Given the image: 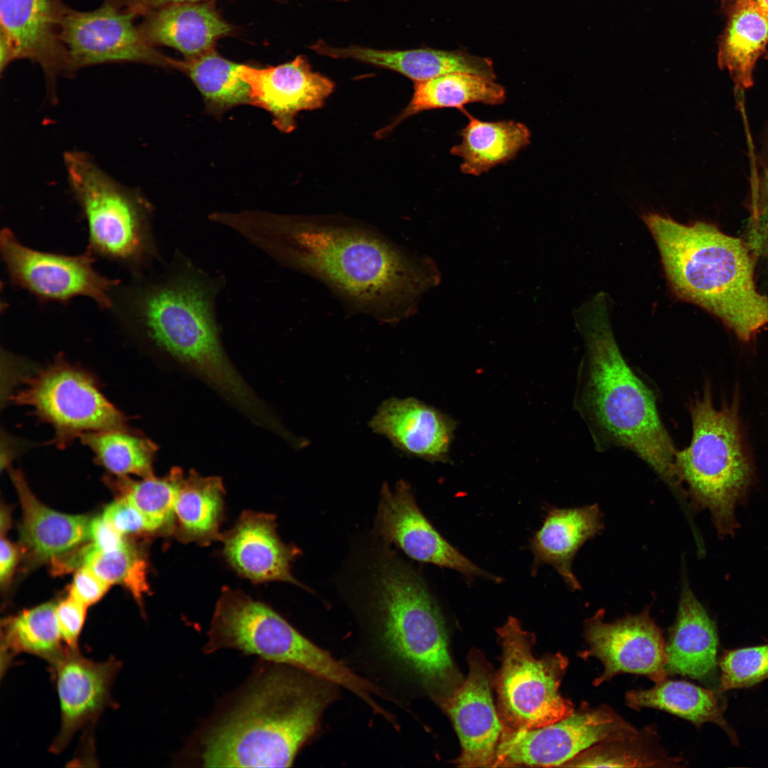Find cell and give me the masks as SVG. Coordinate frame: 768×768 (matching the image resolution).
<instances>
[{
  "instance_id": "16",
  "label": "cell",
  "mask_w": 768,
  "mask_h": 768,
  "mask_svg": "<svg viewBox=\"0 0 768 768\" xmlns=\"http://www.w3.org/2000/svg\"><path fill=\"white\" fill-rule=\"evenodd\" d=\"M375 532L385 545H395L414 560L454 570L469 580L480 577L501 581L442 537L420 511L410 486L403 480L393 491L388 484L383 485Z\"/></svg>"
},
{
  "instance_id": "3",
  "label": "cell",
  "mask_w": 768,
  "mask_h": 768,
  "mask_svg": "<svg viewBox=\"0 0 768 768\" xmlns=\"http://www.w3.org/2000/svg\"><path fill=\"white\" fill-rule=\"evenodd\" d=\"M336 684L292 666L260 669L200 738L203 767H289L316 735Z\"/></svg>"
},
{
  "instance_id": "37",
  "label": "cell",
  "mask_w": 768,
  "mask_h": 768,
  "mask_svg": "<svg viewBox=\"0 0 768 768\" xmlns=\"http://www.w3.org/2000/svg\"><path fill=\"white\" fill-rule=\"evenodd\" d=\"M82 567L92 570L111 585L120 584L127 588L140 605L149 590L147 564L144 558L127 543L112 551H102L92 544L81 550Z\"/></svg>"
},
{
  "instance_id": "35",
  "label": "cell",
  "mask_w": 768,
  "mask_h": 768,
  "mask_svg": "<svg viewBox=\"0 0 768 768\" xmlns=\"http://www.w3.org/2000/svg\"><path fill=\"white\" fill-rule=\"evenodd\" d=\"M80 437L92 451L97 463L110 472L120 476L154 475L152 463L156 449L149 439L120 429L90 432Z\"/></svg>"
},
{
  "instance_id": "9",
  "label": "cell",
  "mask_w": 768,
  "mask_h": 768,
  "mask_svg": "<svg viewBox=\"0 0 768 768\" xmlns=\"http://www.w3.org/2000/svg\"><path fill=\"white\" fill-rule=\"evenodd\" d=\"M64 164L87 223L86 249L96 258L117 263L131 276L147 272L161 259L149 201L115 181L85 154L68 151Z\"/></svg>"
},
{
  "instance_id": "26",
  "label": "cell",
  "mask_w": 768,
  "mask_h": 768,
  "mask_svg": "<svg viewBox=\"0 0 768 768\" xmlns=\"http://www.w3.org/2000/svg\"><path fill=\"white\" fill-rule=\"evenodd\" d=\"M718 646L715 623L684 579L676 619L666 644L667 673L705 678L715 669Z\"/></svg>"
},
{
  "instance_id": "25",
  "label": "cell",
  "mask_w": 768,
  "mask_h": 768,
  "mask_svg": "<svg viewBox=\"0 0 768 768\" xmlns=\"http://www.w3.org/2000/svg\"><path fill=\"white\" fill-rule=\"evenodd\" d=\"M603 528V515L597 503L569 508H550L530 543L532 574L535 575L540 566L550 565L571 591L580 590L572 570V561L582 545Z\"/></svg>"
},
{
  "instance_id": "18",
  "label": "cell",
  "mask_w": 768,
  "mask_h": 768,
  "mask_svg": "<svg viewBox=\"0 0 768 768\" xmlns=\"http://www.w3.org/2000/svg\"><path fill=\"white\" fill-rule=\"evenodd\" d=\"M469 673L442 706L449 714L460 741L462 752L455 761L460 767H492L503 730L492 696L491 666L479 650L467 657Z\"/></svg>"
},
{
  "instance_id": "11",
  "label": "cell",
  "mask_w": 768,
  "mask_h": 768,
  "mask_svg": "<svg viewBox=\"0 0 768 768\" xmlns=\"http://www.w3.org/2000/svg\"><path fill=\"white\" fill-rule=\"evenodd\" d=\"M23 384L12 400L50 423L58 445L86 432L128 430L124 415L104 397L94 379L62 359L26 378Z\"/></svg>"
},
{
  "instance_id": "45",
  "label": "cell",
  "mask_w": 768,
  "mask_h": 768,
  "mask_svg": "<svg viewBox=\"0 0 768 768\" xmlns=\"http://www.w3.org/2000/svg\"><path fill=\"white\" fill-rule=\"evenodd\" d=\"M17 560V550L7 539L1 538L0 544V579L6 581Z\"/></svg>"
},
{
  "instance_id": "29",
  "label": "cell",
  "mask_w": 768,
  "mask_h": 768,
  "mask_svg": "<svg viewBox=\"0 0 768 768\" xmlns=\"http://www.w3.org/2000/svg\"><path fill=\"white\" fill-rule=\"evenodd\" d=\"M506 97L505 88L495 80L471 73H451L415 82L408 105L378 130L375 137H387L407 118L423 111L441 108L460 110L465 105L475 102L497 105L503 103Z\"/></svg>"
},
{
  "instance_id": "36",
  "label": "cell",
  "mask_w": 768,
  "mask_h": 768,
  "mask_svg": "<svg viewBox=\"0 0 768 768\" xmlns=\"http://www.w3.org/2000/svg\"><path fill=\"white\" fill-rule=\"evenodd\" d=\"M183 471L174 468L164 478L154 475L141 481H122V497L132 504L144 517L151 532L173 531L174 505Z\"/></svg>"
},
{
  "instance_id": "30",
  "label": "cell",
  "mask_w": 768,
  "mask_h": 768,
  "mask_svg": "<svg viewBox=\"0 0 768 768\" xmlns=\"http://www.w3.org/2000/svg\"><path fill=\"white\" fill-rule=\"evenodd\" d=\"M460 111L468 118L459 131V144L453 146L452 155L463 159V174L479 176L498 164L513 159L530 142V131L524 124L514 120L481 121L464 108Z\"/></svg>"
},
{
  "instance_id": "6",
  "label": "cell",
  "mask_w": 768,
  "mask_h": 768,
  "mask_svg": "<svg viewBox=\"0 0 768 768\" xmlns=\"http://www.w3.org/2000/svg\"><path fill=\"white\" fill-rule=\"evenodd\" d=\"M584 334L587 376L585 402L598 428L610 441L646 462L666 484L683 491L673 444L650 389L625 361L615 341L604 297L587 308Z\"/></svg>"
},
{
  "instance_id": "1",
  "label": "cell",
  "mask_w": 768,
  "mask_h": 768,
  "mask_svg": "<svg viewBox=\"0 0 768 768\" xmlns=\"http://www.w3.org/2000/svg\"><path fill=\"white\" fill-rule=\"evenodd\" d=\"M215 220L279 265L324 282L349 309L383 322L410 316L434 279L427 260L346 218L246 210L220 211Z\"/></svg>"
},
{
  "instance_id": "38",
  "label": "cell",
  "mask_w": 768,
  "mask_h": 768,
  "mask_svg": "<svg viewBox=\"0 0 768 768\" xmlns=\"http://www.w3.org/2000/svg\"><path fill=\"white\" fill-rule=\"evenodd\" d=\"M637 739V738H636ZM598 744L579 754L564 767H658L678 762L636 746V740Z\"/></svg>"
},
{
  "instance_id": "24",
  "label": "cell",
  "mask_w": 768,
  "mask_h": 768,
  "mask_svg": "<svg viewBox=\"0 0 768 768\" xmlns=\"http://www.w3.org/2000/svg\"><path fill=\"white\" fill-rule=\"evenodd\" d=\"M139 28L153 46L173 48L191 58L215 48L217 41L233 27L213 1L185 2L160 8L146 15Z\"/></svg>"
},
{
  "instance_id": "46",
  "label": "cell",
  "mask_w": 768,
  "mask_h": 768,
  "mask_svg": "<svg viewBox=\"0 0 768 768\" xmlns=\"http://www.w3.org/2000/svg\"><path fill=\"white\" fill-rule=\"evenodd\" d=\"M759 4L764 7L768 11V0H756ZM766 57L768 59V51L766 53Z\"/></svg>"
},
{
  "instance_id": "31",
  "label": "cell",
  "mask_w": 768,
  "mask_h": 768,
  "mask_svg": "<svg viewBox=\"0 0 768 768\" xmlns=\"http://www.w3.org/2000/svg\"><path fill=\"white\" fill-rule=\"evenodd\" d=\"M224 487L218 477L195 471L182 477L175 501L173 532L183 543L206 545L221 538Z\"/></svg>"
},
{
  "instance_id": "43",
  "label": "cell",
  "mask_w": 768,
  "mask_h": 768,
  "mask_svg": "<svg viewBox=\"0 0 768 768\" xmlns=\"http://www.w3.org/2000/svg\"><path fill=\"white\" fill-rule=\"evenodd\" d=\"M90 539L92 545L102 551L114 550L127 543L122 534L102 516L91 519Z\"/></svg>"
},
{
  "instance_id": "19",
  "label": "cell",
  "mask_w": 768,
  "mask_h": 768,
  "mask_svg": "<svg viewBox=\"0 0 768 768\" xmlns=\"http://www.w3.org/2000/svg\"><path fill=\"white\" fill-rule=\"evenodd\" d=\"M50 665L61 718L50 751L58 754L78 732L95 722L107 707L113 705L111 689L121 664L113 656L97 662L83 656L79 649L66 648Z\"/></svg>"
},
{
  "instance_id": "5",
  "label": "cell",
  "mask_w": 768,
  "mask_h": 768,
  "mask_svg": "<svg viewBox=\"0 0 768 768\" xmlns=\"http://www.w3.org/2000/svg\"><path fill=\"white\" fill-rule=\"evenodd\" d=\"M366 609L385 656L442 706L463 682L442 613L422 577L387 548L370 562Z\"/></svg>"
},
{
  "instance_id": "39",
  "label": "cell",
  "mask_w": 768,
  "mask_h": 768,
  "mask_svg": "<svg viewBox=\"0 0 768 768\" xmlns=\"http://www.w3.org/2000/svg\"><path fill=\"white\" fill-rule=\"evenodd\" d=\"M718 692L749 688L768 678V644L725 651Z\"/></svg>"
},
{
  "instance_id": "4",
  "label": "cell",
  "mask_w": 768,
  "mask_h": 768,
  "mask_svg": "<svg viewBox=\"0 0 768 768\" xmlns=\"http://www.w3.org/2000/svg\"><path fill=\"white\" fill-rule=\"evenodd\" d=\"M643 220L676 297L713 314L743 341L768 324V298L756 289L741 240L702 221L686 225L656 213Z\"/></svg>"
},
{
  "instance_id": "13",
  "label": "cell",
  "mask_w": 768,
  "mask_h": 768,
  "mask_svg": "<svg viewBox=\"0 0 768 768\" xmlns=\"http://www.w3.org/2000/svg\"><path fill=\"white\" fill-rule=\"evenodd\" d=\"M0 253L10 283L43 304L86 297L108 311L110 292L121 281L97 272L96 257L87 249L77 255L35 250L22 244L9 228L0 233Z\"/></svg>"
},
{
  "instance_id": "28",
  "label": "cell",
  "mask_w": 768,
  "mask_h": 768,
  "mask_svg": "<svg viewBox=\"0 0 768 768\" xmlns=\"http://www.w3.org/2000/svg\"><path fill=\"white\" fill-rule=\"evenodd\" d=\"M768 46V11L756 0H734L718 41V64L739 89L752 85L758 58Z\"/></svg>"
},
{
  "instance_id": "32",
  "label": "cell",
  "mask_w": 768,
  "mask_h": 768,
  "mask_svg": "<svg viewBox=\"0 0 768 768\" xmlns=\"http://www.w3.org/2000/svg\"><path fill=\"white\" fill-rule=\"evenodd\" d=\"M719 694L686 681L663 679L652 688L630 690L626 695V700L632 708L660 709L698 726L714 722L724 730L733 745H738L735 732L723 717L725 704Z\"/></svg>"
},
{
  "instance_id": "22",
  "label": "cell",
  "mask_w": 768,
  "mask_h": 768,
  "mask_svg": "<svg viewBox=\"0 0 768 768\" xmlns=\"http://www.w3.org/2000/svg\"><path fill=\"white\" fill-rule=\"evenodd\" d=\"M375 433L388 438L407 455L434 463L449 461L455 422L416 398L385 400L369 422Z\"/></svg>"
},
{
  "instance_id": "7",
  "label": "cell",
  "mask_w": 768,
  "mask_h": 768,
  "mask_svg": "<svg viewBox=\"0 0 768 768\" xmlns=\"http://www.w3.org/2000/svg\"><path fill=\"white\" fill-rule=\"evenodd\" d=\"M737 409V400L715 409L706 385L690 407V443L676 456L680 481L686 484L693 506L710 511L722 538L733 535L738 527L735 508L745 500L753 479Z\"/></svg>"
},
{
  "instance_id": "34",
  "label": "cell",
  "mask_w": 768,
  "mask_h": 768,
  "mask_svg": "<svg viewBox=\"0 0 768 768\" xmlns=\"http://www.w3.org/2000/svg\"><path fill=\"white\" fill-rule=\"evenodd\" d=\"M240 65L213 48L196 57L176 60L174 69L193 82L206 112L217 117L236 106L250 105V88L239 75Z\"/></svg>"
},
{
  "instance_id": "44",
  "label": "cell",
  "mask_w": 768,
  "mask_h": 768,
  "mask_svg": "<svg viewBox=\"0 0 768 768\" xmlns=\"http://www.w3.org/2000/svg\"><path fill=\"white\" fill-rule=\"evenodd\" d=\"M213 1L215 0H107V3L132 12L136 16H146L155 10L174 4Z\"/></svg>"
},
{
  "instance_id": "33",
  "label": "cell",
  "mask_w": 768,
  "mask_h": 768,
  "mask_svg": "<svg viewBox=\"0 0 768 768\" xmlns=\"http://www.w3.org/2000/svg\"><path fill=\"white\" fill-rule=\"evenodd\" d=\"M56 604L47 602L6 619L1 629V671L6 670L15 657L31 654L49 663L66 649L55 616Z\"/></svg>"
},
{
  "instance_id": "10",
  "label": "cell",
  "mask_w": 768,
  "mask_h": 768,
  "mask_svg": "<svg viewBox=\"0 0 768 768\" xmlns=\"http://www.w3.org/2000/svg\"><path fill=\"white\" fill-rule=\"evenodd\" d=\"M497 633L502 658L494 687L503 730L538 728L571 715V702L559 692L567 658L560 654L536 658L532 651L534 634L515 617H509Z\"/></svg>"
},
{
  "instance_id": "41",
  "label": "cell",
  "mask_w": 768,
  "mask_h": 768,
  "mask_svg": "<svg viewBox=\"0 0 768 768\" xmlns=\"http://www.w3.org/2000/svg\"><path fill=\"white\" fill-rule=\"evenodd\" d=\"M102 516L122 535L144 531L151 532L142 514L122 496L108 505Z\"/></svg>"
},
{
  "instance_id": "14",
  "label": "cell",
  "mask_w": 768,
  "mask_h": 768,
  "mask_svg": "<svg viewBox=\"0 0 768 768\" xmlns=\"http://www.w3.org/2000/svg\"><path fill=\"white\" fill-rule=\"evenodd\" d=\"M136 15L106 3L92 11L68 10L61 38L73 70L88 65L134 62L174 68L176 59L155 48L134 24Z\"/></svg>"
},
{
  "instance_id": "15",
  "label": "cell",
  "mask_w": 768,
  "mask_h": 768,
  "mask_svg": "<svg viewBox=\"0 0 768 768\" xmlns=\"http://www.w3.org/2000/svg\"><path fill=\"white\" fill-rule=\"evenodd\" d=\"M68 9L59 0H0V68L14 60L38 63L50 87L57 78L71 74L68 50L61 38Z\"/></svg>"
},
{
  "instance_id": "8",
  "label": "cell",
  "mask_w": 768,
  "mask_h": 768,
  "mask_svg": "<svg viewBox=\"0 0 768 768\" xmlns=\"http://www.w3.org/2000/svg\"><path fill=\"white\" fill-rule=\"evenodd\" d=\"M206 653L236 649L272 663L292 666L370 700L375 686L320 648L263 602L225 588L216 603Z\"/></svg>"
},
{
  "instance_id": "21",
  "label": "cell",
  "mask_w": 768,
  "mask_h": 768,
  "mask_svg": "<svg viewBox=\"0 0 768 768\" xmlns=\"http://www.w3.org/2000/svg\"><path fill=\"white\" fill-rule=\"evenodd\" d=\"M220 539L227 562L239 575L255 583L282 581L308 590L291 571L301 551L279 538L273 515L245 511Z\"/></svg>"
},
{
  "instance_id": "20",
  "label": "cell",
  "mask_w": 768,
  "mask_h": 768,
  "mask_svg": "<svg viewBox=\"0 0 768 768\" xmlns=\"http://www.w3.org/2000/svg\"><path fill=\"white\" fill-rule=\"evenodd\" d=\"M239 75L250 88V105L267 111L280 132L296 128V117L304 110L324 107L335 84L314 72L304 55L275 66L258 68L240 64Z\"/></svg>"
},
{
  "instance_id": "40",
  "label": "cell",
  "mask_w": 768,
  "mask_h": 768,
  "mask_svg": "<svg viewBox=\"0 0 768 768\" xmlns=\"http://www.w3.org/2000/svg\"><path fill=\"white\" fill-rule=\"evenodd\" d=\"M87 607L69 595L56 604L55 616L61 638L66 647L78 648Z\"/></svg>"
},
{
  "instance_id": "23",
  "label": "cell",
  "mask_w": 768,
  "mask_h": 768,
  "mask_svg": "<svg viewBox=\"0 0 768 768\" xmlns=\"http://www.w3.org/2000/svg\"><path fill=\"white\" fill-rule=\"evenodd\" d=\"M319 55L336 59H353L395 71L414 82L439 75L465 72L496 79L493 62L489 58L472 55L466 51L442 50L429 48L409 50H379L361 46L333 47L321 41Z\"/></svg>"
},
{
  "instance_id": "42",
  "label": "cell",
  "mask_w": 768,
  "mask_h": 768,
  "mask_svg": "<svg viewBox=\"0 0 768 768\" xmlns=\"http://www.w3.org/2000/svg\"><path fill=\"white\" fill-rule=\"evenodd\" d=\"M110 586L92 570L82 566L74 576L70 596L88 607L99 601Z\"/></svg>"
},
{
  "instance_id": "17",
  "label": "cell",
  "mask_w": 768,
  "mask_h": 768,
  "mask_svg": "<svg viewBox=\"0 0 768 768\" xmlns=\"http://www.w3.org/2000/svg\"><path fill=\"white\" fill-rule=\"evenodd\" d=\"M603 618V611H598L585 626L589 649L582 656L597 658L604 668L596 685L622 673L644 675L656 683L665 679L666 644L648 608L614 622Z\"/></svg>"
},
{
  "instance_id": "27",
  "label": "cell",
  "mask_w": 768,
  "mask_h": 768,
  "mask_svg": "<svg viewBox=\"0 0 768 768\" xmlns=\"http://www.w3.org/2000/svg\"><path fill=\"white\" fill-rule=\"evenodd\" d=\"M21 508V541L38 561L57 559L90 539V519L54 511L39 501L22 474L11 471Z\"/></svg>"
},
{
  "instance_id": "12",
  "label": "cell",
  "mask_w": 768,
  "mask_h": 768,
  "mask_svg": "<svg viewBox=\"0 0 768 768\" xmlns=\"http://www.w3.org/2000/svg\"><path fill=\"white\" fill-rule=\"evenodd\" d=\"M639 732L607 706L582 705L538 728L503 730L492 767L563 766L600 743L636 739Z\"/></svg>"
},
{
  "instance_id": "2",
  "label": "cell",
  "mask_w": 768,
  "mask_h": 768,
  "mask_svg": "<svg viewBox=\"0 0 768 768\" xmlns=\"http://www.w3.org/2000/svg\"><path fill=\"white\" fill-rule=\"evenodd\" d=\"M224 278L180 250L156 273L131 276L110 292L111 318L141 343L188 365L247 412L260 401L222 346L216 300Z\"/></svg>"
}]
</instances>
